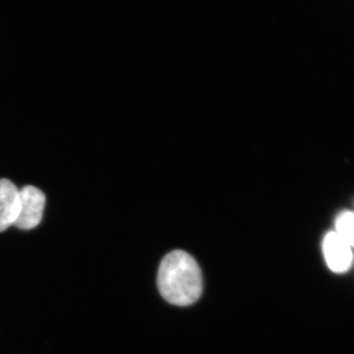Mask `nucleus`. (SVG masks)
Here are the masks:
<instances>
[{"label": "nucleus", "instance_id": "obj_1", "mask_svg": "<svg viewBox=\"0 0 354 354\" xmlns=\"http://www.w3.org/2000/svg\"><path fill=\"white\" fill-rule=\"evenodd\" d=\"M158 286L160 295L167 302L177 306H187L201 297V270L189 254L181 250L172 251L160 263Z\"/></svg>", "mask_w": 354, "mask_h": 354}, {"label": "nucleus", "instance_id": "obj_2", "mask_svg": "<svg viewBox=\"0 0 354 354\" xmlns=\"http://www.w3.org/2000/svg\"><path fill=\"white\" fill-rule=\"evenodd\" d=\"M46 196L35 186L28 185L20 189V213L15 227L30 230L38 227L43 218Z\"/></svg>", "mask_w": 354, "mask_h": 354}, {"label": "nucleus", "instance_id": "obj_3", "mask_svg": "<svg viewBox=\"0 0 354 354\" xmlns=\"http://www.w3.org/2000/svg\"><path fill=\"white\" fill-rule=\"evenodd\" d=\"M353 247L335 232H329L323 241L324 256L328 267L337 274L348 271L353 264Z\"/></svg>", "mask_w": 354, "mask_h": 354}, {"label": "nucleus", "instance_id": "obj_4", "mask_svg": "<svg viewBox=\"0 0 354 354\" xmlns=\"http://www.w3.org/2000/svg\"><path fill=\"white\" fill-rule=\"evenodd\" d=\"M20 213V190L8 179H0V232L15 225Z\"/></svg>", "mask_w": 354, "mask_h": 354}, {"label": "nucleus", "instance_id": "obj_5", "mask_svg": "<svg viewBox=\"0 0 354 354\" xmlns=\"http://www.w3.org/2000/svg\"><path fill=\"white\" fill-rule=\"evenodd\" d=\"M337 234L342 237L349 246L354 247V214L344 212L337 218L335 223Z\"/></svg>", "mask_w": 354, "mask_h": 354}]
</instances>
